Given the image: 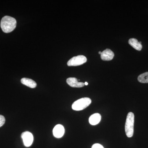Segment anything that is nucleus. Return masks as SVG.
<instances>
[{"instance_id": "nucleus-5", "label": "nucleus", "mask_w": 148, "mask_h": 148, "mask_svg": "<svg viewBox=\"0 0 148 148\" xmlns=\"http://www.w3.org/2000/svg\"><path fill=\"white\" fill-rule=\"evenodd\" d=\"M21 137L25 147H29L32 145L34 141V136L31 132L29 131L23 132Z\"/></svg>"}, {"instance_id": "nucleus-3", "label": "nucleus", "mask_w": 148, "mask_h": 148, "mask_svg": "<svg viewBox=\"0 0 148 148\" xmlns=\"http://www.w3.org/2000/svg\"><path fill=\"white\" fill-rule=\"evenodd\" d=\"M91 100L88 98H83L75 101L72 105V109L74 110L80 111L86 108L90 105Z\"/></svg>"}, {"instance_id": "nucleus-4", "label": "nucleus", "mask_w": 148, "mask_h": 148, "mask_svg": "<svg viewBox=\"0 0 148 148\" xmlns=\"http://www.w3.org/2000/svg\"><path fill=\"white\" fill-rule=\"evenodd\" d=\"M87 61V58L83 55H79L73 57L68 61L67 65L69 66H77L82 65Z\"/></svg>"}, {"instance_id": "nucleus-11", "label": "nucleus", "mask_w": 148, "mask_h": 148, "mask_svg": "<svg viewBox=\"0 0 148 148\" xmlns=\"http://www.w3.org/2000/svg\"><path fill=\"white\" fill-rule=\"evenodd\" d=\"M128 43L132 47L138 51H141L143 48V46L135 38H130L128 41Z\"/></svg>"}, {"instance_id": "nucleus-6", "label": "nucleus", "mask_w": 148, "mask_h": 148, "mask_svg": "<svg viewBox=\"0 0 148 148\" xmlns=\"http://www.w3.org/2000/svg\"><path fill=\"white\" fill-rule=\"evenodd\" d=\"M65 133V129L63 125L58 124L56 125L53 130V136L55 138H60L64 136Z\"/></svg>"}, {"instance_id": "nucleus-8", "label": "nucleus", "mask_w": 148, "mask_h": 148, "mask_svg": "<svg viewBox=\"0 0 148 148\" xmlns=\"http://www.w3.org/2000/svg\"><path fill=\"white\" fill-rule=\"evenodd\" d=\"M66 82L72 87L81 88L83 87L85 85L84 83L78 82L77 79L75 77L69 78L66 80Z\"/></svg>"}, {"instance_id": "nucleus-16", "label": "nucleus", "mask_w": 148, "mask_h": 148, "mask_svg": "<svg viewBox=\"0 0 148 148\" xmlns=\"http://www.w3.org/2000/svg\"><path fill=\"white\" fill-rule=\"evenodd\" d=\"M98 53H99V54H101V53H102V52H101V51H99V52H98Z\"/></svg>"}, {"instance_id": "nucleus-14", "label": "nucleus", "mask_w": 148, "mask_h": 148, "mask_svg": "<svg viewBox=\"0 0 148 148\" xmlns=\"http://www.w3.org/2000/svg\"><path fill=\"white\" fill-rule=\"evenodd\" d=\"M91 148H104L102 145L99 144H94Z\"/></svg>"}, {"instance_id": "nucleus-12", "label": "nucleus", "mask_w": 148, "mask_h": 148, "mask_svg": "<svg viewBox=\"0 0 148 148\" xmlns=\"http://www.w3.org/2000/svg\"><path fill=\"white\" fill-rule=\"evenodd\" d=\"M138 80L142 83H148V72L140 75L138 77Z\"/></svg>"}, {"instance_id": "nucleus-15", "label": "nucleus", "mask_w": 148, "mask_h": 148, "mask_svg": "<svg viewBox=\"0 0 148 148\" xmlns=\"http://www.w3.org/2000/svg\"><path fill=\"white\" fill-rule=\"evenodd\" d=\"M85 85L87 86L88 85V83L87 82H85L84 83Z\"/></svg>"}, {"instance_id": "nucleus-7", "label": "nucleus", "mask_w": 148, "mask_h": 148, "mask_svg": "<svg viewBox=\"0 0 148 148\" xmlns=\"http://www.w3.org/2000/svg\"><path fill=\"white\" fill-rule=\"evenodd\" d=\"M101 55L102 60L105 61H111L113 59L114 56V52L109 49L103 51Z\"/></svg>"}, {"instance_id": "nucleus-2", "label": "nucleus", "mask_w": 148, "mask_h": 148, "mask_svg": "<svg viewBox=\"0 0 148 148\" xmlns=\"http://www.w3.org/2000/svg\"><path fill=\"white\" fill-rule=\"evenodd\" d=\"M135 121V116L131 112L128 113L125 122V133L128 138H131L134 134V125Z\"/></svg>"}, {"instance_id": "nucleus-13", "label": "nucleus", "mask_w": 148, "mask_h": 148, "mask_svg": "<svg viewBox=\"0 0 148 148\" xmlns=\"http://www.w3.org/2000/svg\"><path fill=\"white\" fill-rule=\"evenodd\" d=\"M5 121V119L4 117L1 115H0V127L4 124Z\"/></svg>"}, {"instance_id": "nucleus-9", "label": "nucleus", "mask_w": 148, "mask_h": 148, "mask_svg": "<svg viewBox=\"0 0 148 148\" xmlns=\"http://www.w3.org/2000/svg\"><path fill=\"white\" fill-rule=\"evenodd\" d=\"M21 82L22 84L31 88H35L37 86L36 83L31 79L23 78L21 79Z\"/></svg>"}, {"instance_id": "nucleus-10", "label": "nucleus", "mask_w": 148, "mask_h": 148, "mask_svg": "<svg viewBox=\"0 0 148 148\" xmlns=\"http://www.w3.org/2000/svg\"><path fill=\"white\" fill-rule=\"evenodd\" d=\"M101 116L100 114L95 113L93 114L89 119V123L92 125H96L101 121Z\"/></svg>"}, {"instance_id": "nucleus-1", "label": "nucleus", "mask_w": 148, "mask_h": 148, "mask_svg": "<svg viewBox=\"0 0 148 148\" xmlns=\"http://www.w3.org/2000/svg\"><path fill=\"white\" fill-rule=\"evenodd\" d=\"M16 19L11 16H4L1 20V28L4 33H9L12 32L16 28Z\"/></svg>"}]
</instances>
